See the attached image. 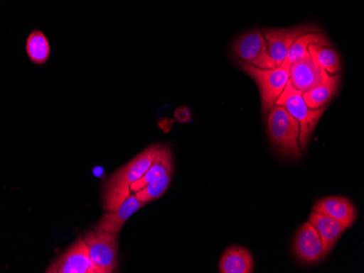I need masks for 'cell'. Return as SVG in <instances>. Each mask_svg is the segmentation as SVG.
<instances>
[{
	"mask_svg": "<svg viewBox=\"0 0 364 273\" xmlns=\"http://www.w3.org/2000/svg\"><path fill=\"white\" fill-rule=\"evenodd\" d=\"M171 177L173 174L165 175L157 180L153 181L150 184L141 189L140 191H136V199L143 203L149 204L155 199L163 196L164 193L167 191L171 182Z\"/></svg>",
	"mask_w": 364,
	"mask_h": 273,
	"instance_id": "cell-20",
	"label": "cell"
},
{
	"mask_svg": "<svg viewBox=\"0 0 364 273\" xmlns=\"http://www.w3.org/2000/svg\"><path fill=\"white\" fill-rule=\"evenodd\" d=\"M173 158L171 150L168 147H161L155 155L150 168L147 169L142 178L139 179L136 182L131 185V193H136L146 186L147 184H150L153 181L165 177V175L173 174Z\"/></svg>",
	"mask_w": 364,
	"mask_h": 273,
	"instance_id": "cell-14",
	"label": "cell"
},
{
	"mask_svg": "<svg viewBox=\"0 0 364 273\" xmlns=\"http://www.w3.org/2000/svg\"><path fill=\"white\" fill-rule=\"evenodd\" d=\"M176 118H177L178 121L180 122H187L190 120V112L187 108H179V109L176 110L175 112Z\"/></svg>",
	"mask_w": 364,
	"mask_h": 273,
	"instance_id": "cell-21",
	"label": "cell"
},
{
	"mask_svg": "<svg viewBox=\"0 0 364 273\" xmlns=\"http://www.w3.org/2000/svg\"><path fill=\"white\" fill-rule=\"evenodd\" d=\"M267 133L275 150L282 156L300 160V126L283 106L275 105L267 116Z\"/></svg>",
	"mask_w": 364,
	"mask_h": 273,
	"instance_id": "cell-2",
	"label": "cell"
},
{
	"mask_svg": "<svg viewBox=\"0 0 364 273\" xmlns=\"http://www.w3.org/2000/svg\"><path fill=\"white\" fill-rule=\"evenodd\" d=\"M311 44H320L324 46H331V42L322 32H313V33H306L300 35L294 40V44L288 50L287 57L283 65L289 67L292 63L296 61L302 60L304 58H309L308 47Z\"/></svg>",
	"mask_w": 364,
	"mask_h": 273,
	"instance_id": "cell-17",
	"label": "cell"
},
{
	"mask_svg": "<svg viewBox=\"0 0 364 273\" xmlns=\"http://www.w3.org/2000/svg\"><path fill=\"white\" fill-rule=\"evenodd\" d=\"M26 50L28 58L36 65H44L50 56V45L41 30H34L28 35Z\"/></svg>",
	"mask_w": 364,
	"mask_h": 273,
	"instance_id": "cell-19",
	"label": "cell"
},
{
	"mask_svg": "<svg viewBox=\"0 0 364 273\" xmlns=\"http://www.w3.org/2000/svg\"><path fill=\"white\" fill-rule=\"evenodd\" d=\"M253 268L252 255L242 246H230L220 258V273H251Z\"/></svg>",
	"mask_w": 364,
	"mask_h": 273,
	"instance_id": "cell-15",
	"label": "cell"
},
{
	"mask_svg": "<svg viewBox=\"0 0 364 273\" xmlns=\"http://www.w3.org/2000/svg\"><path fill=\"white\" fill-rule=\"evenodd\" d=\"M276 105L283 106L290 115L298 121L300 126L299 144L301 152H304L308 147L309 142L316 131V126L324 115L327 106L320 109H311L304 103L302 93L294 89L289 81L286 85L279 99L276 101Z\"/></svg>",
	"mask_w": 364,
	"mask_h": 273,
	"instance_id": "cell-4",
	"label": "cell"
},
{
	"mask_svg": "<svg viewBox=\"0 0 364 273\" xmlns=\"http://www.w3.org/2000/svg\"><path fill=\"white\" fill-rule=\"evenodd\" d=\"M308 52L310 58L328 74H339L341 72V59L336 50L331 48V46L311 44L308 47Z\"/></svg>",
	"mask_w": 364,
	"mask_h": 273,
	"instance_id": "cell-18",
	"label": "cell"
},
{
	"mask_svg": "<svg viewBox=\"0 0 364 273\" xmlns=\"http://www.w3.org/2000/svg\"><path fill=\"white\" fill-rule=\"evenodd\" d=\"M238 62L241 70L257 83L261 95L262 112L264 118H267L289 81V67L280 65L273 69H259L243 61Z\"/></svg>",
	"mask_w": 364,
	"mask_h": 273,
	"instance_id": "cell-3",
	"label": "cell"
},
{
	"mask_svg": "<svg viewBox=\"0 0 364 273\" xmlns=\"http://www.w3.org/2000/svg\"><path fill=\"white\" fill-rule=\"evenodd\" d=\"M313 211L324 213L341 222L346 229L353 225L357 219V209L348 199L341 196H329L320 199L313 206Z\"/></svg>",
	"mask_w": 364,
	"mask_h": 273,
	"instance_id": "cell-11",
	"label": "cell"
},
{
	"mask_svg": "<svg viewBox=\"0 0 364 273\" xmlns=\"http://www.w3.org/2000/svg\"><path fill=\"white\" fill-rule=\"evenodd\" d=\"M145 205L146 204L136 199L134 193H131L116 211H109V213L104 215L96 228L103 230V231L109 232V233L118 234L124 227L127 220Z\"/></svg>",
	"mask_w": 364,
	"mask_h": 273,
	"instance_id": "cell-12",
	"label": "cell"
},
{
	"mask_svg": "<svg viewBox=\"0 0 364 273\" xmlns=\"http://www.w3.org/2000/svg\"><path fill=\"white\" fill-rule=\"evenodd\" d=\"M309 221L313 227L316 228L320 235L322 240L323 254L325 257L332 252L339 238L346 231V228L334 218L324 213H316V211H312Z\"/></svg>",
	"mask_w": 364,
	"mask_h": 273,
	"instance_id": "cell-13",
	"label": "cell"
},
{
	"mask_svg": "<svg viewBox=\"0 0 364 273\" xmlns=\"http://www.w3.org/2000/svg\"><path fill=\"white\" fill-rule=\"evenodd\" d=\"M264 38L267 40L269 54L275 61L276 66L283 65L294 40L302 34L322 32L318 26L313 24H302L285 28H263Z\"/></svg>",
	"mask_w": 364,
	"mask_h": 273,
	"instance_id": "cell-7",
	"label": "cell"
},
{
	"mask_svg": "<svg viewBox=\"0 0 364 273\" xmlns=\"http://www.w3.org/2000/svg\"><path fill=\"white\" fill-rule=\"evenodd\" d=\"M289 72L290 84L301 93L324 82L332 75L320 68L310 57L292 63Z\"/></svg>",
	"mask_w": 364,
	"mask_h": 273,
	"instance_id": "cell-10",
	"label": "cell"
},
{
	"mask_svg": "<svg viewBox=\"0 0 364 273\" xmlns=\"http://www.w3.org/2000/svg\"><path fill=\"white\" fill-rule=\"evenodd\" d=\"M232 50L238 60L259 69L275 68V61L269 54L267 40L261 30H251L237 38Z\"/></svg>",
	"mask_w": 364,
	"mask_h": 273,
	"instance_id": "cell-6",
	"label": "cell"
},
{
	"mask_svg": "<svg viewBox=\"0 0 364 273\" xmlns=\"http://www.w3.org/2000/svg\"><path fill=\"white\" fill-rule=\"evenodd\" d=\"M90 258L100 273L114 272L118 264V234L96 228L83 238Z\"/></svg>",
	"mask_w": 364,
	"mask_h": 273,
	"instance_id": "cell-5",
	"label": "cell"
},
{
	"mask_svg": "<svg viewBox=\"0 0 364 273\" xmlns=\"http://www.w3.org/2000/svg\"><path fill=\"white\" fill-rule=\"evenodd\" d=\"M93 174L96 178H102V175L104 174V169L102 167H94Z\"/></svg>",
	"mask_w": 364,
	"mask_h": 273,
	"instance_id": "cell-22",
	"label": "cell"
},
{
	"mask_svg": "<svg viewBox=\"0 0 364 273\" xmlns=\"http://www.w3.org/2000/svg\"><path fill=\"white\" fill-rule=\"evenodd\" d=\"M161 147L159 144L151 145L108 179L104 189L103 205L105 211H116L124 203V199L131 194V185L142 178Z\"/></svg>",
	"mask_w": 364,
	"mask_h": 273,
	"instance_id": "cell-1",
	"label": "cell"
},
{
	"mask_svg": "<svg viewBox=\"0 0 364 273\" xmlns=\"http://www.w3.org/2000/svg\"><path fill=\"white\" fill-rule=\"evenodd\" d=\"M339 83H341V75H329L328 79L324 82L302 93L304 103L311 109H320V108L325 107L336 95Z\"/></svg>",
	"mask_w": 364,
	"mask_h": 273,
	"instance_id": "cell-16",
	"label": "cell"
},
{
	"mask_svg": "<svg viewBox=\"0 0 364 273\" xmlns=\"http://www.w3.org/2000/svg\"><path fill=\"white\" fill-rule=\"evenodd\" d=\"M294 250L296 257L306 264H316L324 258L322 240L309 220L300 228L294 238Z\"/></svg>",
	"mask_w": 364,
	"mask_h": 273,
	"instance_id": "cell-9",
	"label": "cell"
},
{
	"mask_svg": "<svg viewBox=\"0 0 364 273\" xmlns=\"http://www.w3.org/2000/svg\"><path fill=\"white\" fill-rule=\"evenodd\" d=\"M47 273H100L95 264L92 262L83 238L63 252L56 262L47 268Z\"/></svg>",
	"mask_w": 364,
	"mask_h": 273,
	"instance_id": "cell-8",
	"label": "cell"
}]
</instances>
